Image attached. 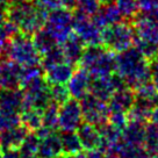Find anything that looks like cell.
<instances>
[{
	"mask_svg": "<svg viewBox=\"0 0 158 158\" xmlns=\"http://www.w3.org/2000/svg\"><path fill=\"white\" fill-rule=\"evenodd\" d=\"M64 52L62 47L58 45H55L54 48H51L49 51H47L45 54L42 55V58H41V65L43 70L49 69L50 66L56 65L60 63V62H64Z\"/></svg>",
	"mask_w": 158,
	"mask_h": 158,
	"instance_id": "cell-31",
	"label": "cell"
},
{
	"mask_svg": "<svg viewBox=\"0 0 158 158\" xmlns=\"http://www.w3.org/2000/svg\"><path fill=\"white\" fill-rule=\"evenodd\" d=\"M138 7L141 14L149 15L158 8V0H138Z\"/></svg>",
	"mask_w": 158,
	"mask_h": 158,
	"instance_id": "cell-37",
	"label": "cell"
},
{
	"mask_svg": "<svg viewBox=\"0 0 158 158\" xmlns=\"http://www.w3.org/2000/svg\"><path fill=\"white\" fill-rule=\"evenodd\" d=\"M40 138L36 133H28L19 147L21 158H39Z\"/></svg>",
	"mask_w": 158,
	"mask_h": 158,
	"instance_id": "cell-27",
	"label": "cell"
},
{
	"mask_svg": "<svg viewBox=\"0 0 158 158\" xmlns=\"http://www.w3.org/2000/svg\"><path fill=\"white\" fill-rule=\"evenodd\" d=\"M8 5H13V4H18V2H22V1H26V0H6Z\"/></svg>",
	"mask_w": 158,
	"mask_h": 158,
	"instance_id": "cell-45",
	"label": "cell"
},
{
	"mask_svg": "<svg viewBox=\"0 0 158 158\" xmlns=\"http://www.w3.org/2000/svg\"><path fill=\"white\" fill-rule=\"evenodd\" d=\"M59 158H87V156L81 152H78V153H72V155H64V156L62 155Z\"/></svg>",
	"mask_w": 158,
	"mask_h": 158,
	"instance_id": "cell-44",
	"label": "cell"
},
{
	"mask_svg": "<svg viewBox=\"0 0 158 158\" xmlns=\"http://www.w3.org/2000/svg\"><path fill=\"white\" fill-rule=\"evenodd\" d=\"M74 72L73 65L69 62H60L58 64L50 66L49 69L44 70V78L48 84H68L70 78L72 77Z\"/></svg>",
	"mask_w": 158,
	"mask_h": 158,
	"instance_id": "cell-17",
	"label": "cell"
},
{
	"mask_svg": "<svg viewBox=\"0 0 158 158\" xmlns=\"http://www.w3.org/2000/svg\"><path fill=\"white\" fill-rule=\"evenodd\" d=\"M134 40L135 30L131 22L123 20L102 28V45L114 54H118L133 47Z\"/></svg>",
	"mask_w": 158,
	"mask_h": 158,
	"instance_id": "cell-5",
	"label": "cell"
},
{
	"mask_svg": "<svg viewBox=\"0 0 158 158\" xmlns=\"http://www.w3.org/2000/svg\"><path fill=\"white\" fill-rule=\"evenodd\" d=\"M0 109L20 114L23 109V91L0 89Z\"/></svg>",
	"mask_w": 158,
	"mask_h": 158,
	"instance_id": "cell-21",
	"label": "cell"
},
{
	"mask_svg": "<svg viewBox=\"0 0 158 158\" xmlns=\"http://www.w3.org/2000/svg\"><path fill=\"white\" fill-rule=\"evenodd\" d=\"M2 158H21L19 148L2 150Z\"/></svg>",
	"mask_w": 158,
	"mask_h": 158,
	"instance_id": "cell-41",
	"label": "cell"
},
{
	"mask_svg": "<svg viewBox=\"0 0 158 158\" xmlns=\"http://www.w3.org/2000/svg\"><path fill=\"white\" fill-rule=\"evenodd\" d=\"M44 28L56 40L57 44H62L73 33V12L65 7H58L49 12Z\"/></svg>",
	"mask_w": 158,
	"mask_h": 158,
	"instance_id": "cell-6",
	"label": "cell"
},
{
	"mask_svg": "<svg viewBox=\"0 0 158 158\" xmlns=\"http://www.w3.org/2000/svg\"><path fill=\"white\" fill-rule=\"evenodd\" d=\"M7 6H8V4L6 0H0V8H6Z\"/></svg>",
	"mask_w": 158,
	"mask_h": 158,
	"instance_id": "cell-46",
	"label": "cell"
},
{
	"mask_svg": "<svg viewBox=\"0 0 158 158\" xmlns=\"http://www.w3.org/2000/svg\"><path fill=\"white\" fill-rule=\"evenodd\" d=\"M91 84H92V76L86 70L80 68L79 70L74 71L72 77L68 81L70 97L77 100H81L89 93Z\"/></svg>",
	"mask_w": 158,
	"mask_h": 158,
	"instance_id": "cell-13",
	"label": "cell"
},
{
	"mask_svg": "<svg viewBox=\"0 0 158 158\" xmlns=\"http://www.w3.org/2000/svg\"><path fill=\"white\" fill-rule=\"evenodd\" d=\"M79 65L92 78L113 74L116 70V56L104 45H86Z\"/></svg>",
	"mask_w": 158,
	"mask_h": 158,
	"instance_id": "cell-3",
	"label": "cell"
},
{
	"mask_svg": "<svg viewBox=\"0 0 158 158\" xmlns=\"http://www.w3.org/2000/svg\"><path fill=\"white\" fill-rule=\"evenodd\" d=\"M1 55L14 60L21 66L40 65L42 58L39 50L35 48L30 35H26L21 31L8 40V43Z\"/></svg>",
	"mask_w": 158,
	"mask_h": 158,
	"instance_id": "cell-4",
	"label": "cell"
},
{
	"mask_svg": "<svg viewBox=\"0 0 158 158\" xmlns=\"http://www.w3.org/2000/svg\"><path fill=\"white\" fill-rule=\"evenodd\" d=\"M150 120H151V123L156 124L158 127V97H157V105L153 107L151 116H150Z\"/></svg>",
	"mask_w": 158,
	"mask_h": 158,
	"instance_id": "cell-43",
	"label": "cell"
},
{
	"mask_svg": "<svg viewBox=\"0 0 158 158\" xmlns=\"http://www.w3.org/2000/svg\"><path fill=\"white\" fill-rule=\"evenodd\" d=\"M128 114L126 112H118V110H108L107 122L114 126L115 128L123 130L124 127L128 124Z\"/></svg>",
	"mask_w": 158,
	"mask_h": 158,
	"instance_id": "cell-35",
	"label": "cell"
},
{
	"mask_svg": "<svg viewBox=\"0 0 158 158\" xmlns=\"http://www.w3.org/2000/svg\"><path fill=\"white\" fill-rule=\"evenodd\" d=\"M8 36L6 34V31L4 30L2 25H0V55L2 54V51L5 49V47L8 43Z\"/></svg>",
	"mask_w": 158,
	"mask_h": 158,
	"instance_id": "cell-40",
	"label": "cell"
},
{
	"mask_svg": "<svg viewBox=\"0 0 158 158\" xmlns=\"http://www.w3.org/2000/svg\"><path fill=\"white\" fill-rule=\"evenodd\" d=\"M115 71L123 79L126 85L133 89L150 81L148 59L136 47H130L118 52Z\"/></svg>",
	"mask_w": 158,
	"mask_h": 158,
	"instance_id": "cell-1",
	"label": "cell"
},
{
	"mask_svg": "<svg viewBox=\"0 0 158 158\" xmlns=\"http://www.w3.org/2000/svg\"><path fill=\"white\" fill-rule=\"evenodd\" d=\"M115 4L124 21L133 22L139 15L138 0H115Z\"/></svg>",
	"mask_w": 158,
	"mask_h": 158,
	"instance_id": "cell-28",
	"label": "cell"
},
{
	"mask_svg": "<svg viewBox=\"0 0 158 158\" xmlns=\"http://www.w3.org/2000/svg\"><path fill=\"white\" fill-rule=\"evenodd\" d=\"M21 71V65L0 55V89H19Z\"/></svg>",
	"mask_w": 158,
	"mask_h": 158,
	"instance_id": "cell-12",
	"label": "cell"
},
{
	"mask_svg": "<svg viewBox=\"0 0 158 158\" xmlns=\"http://www.w3.org/2000/svg\"><path fill=\"white\" fill-rule=\"evenodd\" d=\"M145 122L139 121H128L121 135V141L126 144L144 147V136H145Z\"/></svg>",
	"mask_w": 158,
	"mask_h": 158,
	"instance_id": "cell-22",
	"label": "cell"
},
{
	"mask_svg": "<svg viewBox=\"0 0 158 158\" xmlns=\"http://www.w3.org/2000/svg\"><path fill=\"white\" fill-rule=\"evenodd\" d=\"M59 105L55 101H50L49 104L43 108V126L49 129H55L58 127V107Z\"/></svg>",
	"mask_w": 158,
	"mask_h": 158,
	"instance_id": "cell-29",
	"label": "cell"
},
{
	"mask_svg": "<svg viewBox=\"0 0 158 158\" xmlns=\"http://www.w3.org/2000/svg\"><path fill=\"white\" fill-rule=\"evenodd\" d=\"M48 14L33 0L7 6V20L14 23L21 33L30 36L44 27Z\"/></svg>",
	"mask_w": 158,
	"mask_h": 158,
	"instance_id": "cell-2",
	"label": "cell"
},
{
	"mask_svg": "<svg viewBox=\"0 0 158 158\" xmlns=\"http://www.w3.org/2000/svg\"><path fill=\"white\" fill-rule=\"evenodd\" d=\"M134 45L145 56L147 59H150L158 54V44L139 39L136 35H135V40H134Z\"/></svg>",
	"mask_w": 158,
	"mask_h": 158,
	"instance_id": "cell-33",
	"label": "cell"
},
{
	"mask_svg": "<svg viewBox=\"0 0 158 158\" xmlns=\"http://www.w3.org/2000/svg\"><path fill=\"white\" fill-rule=\"evenodd\" d=\"M31 40L34 42L35 48L39 50V52L41 55L45 54L51 48H54L55 45H57L56 40L52 37V35L50 34L44 27L39 29L37 31H35L34 34L31 35Z\"/></svg>",
	"mask_w": 158,
	"mask_h": 158,
	"instance_id": "cell-25",
	"label": "cell"
},
{
	"mask_svg": "<svg viewBox=\"0 0 158 158\" xmlns=\"http://www.w3.org/2000/svg\"><path fill=\"white\" fill-rule=\"evenodd\" d=\"M156 104L150 100H145L142 98H136L134 101L131 108L128 110V120L129 121H139L148 123L150 120L151 113Z\"/></svg>",
	"mask_w": 158,
	"mask_h": 158,
	"instance_id": "cell-23",
	"label": "cell"
},
{
	"mask_svg": "<svg viewBox=\"0 0 158 158\" xmlns=\"http://www.w3.org/2000/svg\"><path fill=\"white\" fill-rule=\"evenodd\" d=\"M83 112L77 99H69L58 109V127L63 131H76L83 123Z\"/></svg>",
	"mask_w": 158,
	"mask_h": 158,
	"instance_id": "cell-8",
	"label": "cell"
},
{
	"mask_svg": "<svg viewBox=\"0 0 158 158\" xmlns=\"http://www.w3.org/2000/svg\"><path fill=\"white\" fill-rule=\"evenodd\" d=\"M35 133L40 138L39 158H59L63 155L60 137L52 129L42 126Z\"/></svg>",
	"mask_w": 158,
	"mask_h": 158,
	"instance_id": "cell-10",
	"label": "cell"
},
{
	"mask_svg": "<svg viewBox=\"0 0 158 158\" xmlns=\"http://www.w3.org/2000/svg\"><path fill=\"white\" fill-rule=\"evenodd\" d=\"M49 93L51 101H55L58 105H62L70 99L69 89L65 85L62 84H49Z\"/></svg>",
	"mask_w": 158,
	"mask_h": 158,
	"instance_id": "cell-32",
	"label": "cell"
},
{
	"mask_svg": "<svg viewBox=\"0 0 158 158\" xmlns=\"http://www.w3.org/2000/svg\"><path fill=\"white\" fill-rule=\"evenodd\" d=\"M131 23L137 37L158 44V22L150 19L148 15L139 13Z\"/></svg>",
	"mask_w": 158,
	"mask_h": 158,
	"instance_id": "cell-14",
	"label": "cell"
},
{
	"mask_svg": "<svg viewBox=\"0 0 158 158\" xmlns=\"http://www.w3.org/2000/svg\"><path fill=\"white\" fill-rule=\"evenodd\" d=\"M92 20L99 28L102 29L107 26L123 21V18L120 13L115 1H113V2H107V4H101L98 12L92 16Z\"/></svg>",
	"mask_w": 158,
	"mask_h": 158,
	"instance_id": "cell-15",
	"label": "cell"
},
{
	"mask_svg": "<svg viewBox=\"0 0 158 158\" xmlns=\"http://www.w3.org/2000/svg\"><path fill=\"white\" fill-rule=\"evenodd\" d=\"M115 0H100V2L101 4H107V2H113Z\"/></svg>",
	"mask_w": 158,
	"mask_h": 158,
	"instance_id": "cell-47",
	"label": "cell"
},
{
	"mask_svg": "<svg viewBox=\"0 0 158 158\" xmlns=\"http://www.w3.org/2000/svg\"><path fill=\"white\" fill-rule=\"evenodd\" d=\"M148 66L149 73H150V80L158 86V54L148 59Z\"/></svg>",
	"mask_w": 158,
	"mask_h": 158,
	"instance_id": "cell-38",
	"label": "cell"
},
{
	"mask_svg": "<svg viewBox=\"0 0 158 158\" xmlns=\"http://www.w3.org/2000/svg\"><path fill=\"white\" fill-rule=\"evenodd\" d=\"M28 134V129L23 124H19L12 128L0 131V149H16L23 142Z\"/></svg>",
	"mask_w": 158,
	"mask_h": 158,
	"instance_id": "cell-18",
	"label": "cell"
},
{
	"mask_svg": "<svg viewBox=\"0 0 158 158\" xmlns=\"http://www.w3.org/2000/svg\"><path fill=\"white\" fill-rule=\"evenodd\" d=\"M0 158H2V152H1V149H0Z\"/></svg>",
	"mask_w": 158,
	"mask_h": 158,
	"instance_id": "cell-49",
	"label": "cell"
},
{
	"mask_svg": "<svg viewBox=\"0 0 158 158\" xmlns=\"http://www.w3.org/2000/svg\"><path fill=\"white\" fill-rule=\"evenodd\" d=\"M21 124V118L18 113H10L0 109V131Z\"/></svg>",
	"mask_w": 158,
	"mask_h": 158,
	"instance_id": "cell-34",
	"label": "cell"
},
{
	"mask_svg": "<svg viewBox=\"0 0 158 158\" xmlns=\"http://www.w3.org/2000/svg\"><path fill=\"white\" fill-rule=\"evenodd\" d=\"M126 86L127 85L124 80L118 73L104 76V77H95L92 79L89 93L102 101H108L116 89Z\"/></svg>",
	"mask_w": 158,
	"mask_h": 158,
	"instance_id": "cell-11",
	"label": "cell"
},
{
	"mask_svg": "<svg viewBox=\"0 0 158 158\" xmlns=\"http://www.w3.org/2000/svg\"><path fill=\"white\" fill-rule=\"evenodd\" d=\"M100 5H101L100 0H78L74 10L92 18L98 12Z\"/></svg>",
	"mask_w": 158,
	"mask_h": 158,
	"instance_id": "cell-36",
	"label": "cell"
},
{
	"mask_svg": "<svg viewBox=\"0 0 158 158\" xmlns=\"http://www.w3.org/2000/svg\"><path fill=\"white\" fill-rule=\"evenodd\" d=\"M135 99H136L135 91L128 86L116 89L108 100V105H107L108 110H118V112L128 113Z\"/></svg>",
	"mask_w": 158,
	"mask_h": 158,
	"instance_id": "cell-16",
	"label": "cell"
},
{
	"mask_svg": "<svg viewBox=\"0 0 158 158\" xmlns=\"http://www.w3.org/2000/svg\"><path fill=\"white\" fill-rule=\"evenodd\" d=\"M43 109L33 108V107H26L21 110V123L25 126L28 130L36 131L43 126Z\"/></svg>",
	"mask_w": 158,
	"mask_h": 158,
	"instance_id": "cell-24",
	"label": "cell"
},
{
	"mask_svg": "<svg viewBox=\"0 0 158 158\" xmlns=\"http://www.w3.org/2000/svg\"><path fill=\"white\" fill-rule=\"evenodd\" d=\"M59 1H60L62 7H65V8L71 10H73L76 8L77 2H78V0H59Z\"/></svg>",
	"mask_w": 158,
	"mask_h": 158,
	"instance_id": "cell-42",
	"label": "cell"
},
{
	"mask_svg": "<svg viewBox=\"0 0 158 158\" xmlns=\"http://www.w3.org/2000/svg\"><path fill=\"white\" fill-rule=\"evenodd\" d=\"M80 107L83 112V118L85 122L92 123L94 126H100L107 121L108 107L105 101L89 93L80 100Z\"/></svg>",
	"mask_w": 158,
	"mask_h": 158,
	"instance_id": "cell-9",
	"label": "cell"
},
{
	"mask_svg": "<svg viewBox=\"0 0 158 158\" xmlns=\"http://www.w3.org/2000/svg\"><path fill=\"white\" fill-rule=\"evenodd\" d=\"M60 143L64 155H72V153L81 152L83 145L80 143V139L78 137V134L74 131H63L59 135Z\"/></svg>",
	"mask_w": 158,
	"mask_h": 158,
	"instance_id": "cell-26",
	"label": "cell"
},
{
	"mask_svg": "<svg viewBox=\"0 0 158 158\" xmlns=\"http://www.w3.org/2000/svg\"><path fill=\"white\" fill-rule=\"evenodd\" d=\"M73 31L86 45H102V29L91 16L73 10Z\"/></svg>",
	"mask_w": 158,
	"mask_h": 158,
	"instance_id": "cell-7",
	"label": "cell"
},
{
	"mask_svg": "<svg viewBox=\"0 0 158 158\" xmlns=\"http://www.w3.org/2000/svg\"><path fill=\"white\" fill-rule=\"evenodd\" d=\"M33 1L37 6H40L42 10H47L48 13L62 6L59 0H33Z\"/></svg>",
	"mask_w": 158,
	"mask_h": 158,
	"instance_id": "cell-39",
	"label": "cell"
},
{
	"mask_svg": "<svg viewBox=\"0 0 158 158\" xmlns=\"http://www.w3.org/2000/svg\"><path fill=\"white\" fill-rule=\"evenodd\" d=\"M77 134L80 139L83 149L86 151L101 147V135L97 126L89 122H84L77 129Z\"/></svg>",
	"mask_w": 158,
	"mask_h": 158,
	"instance_id": "cell-20",
	"label": "cell"
},
{
	"mask_svg": "<svg viewBox=\"0 0 158 158\" xmlns=\"http://www.w3.org/2000/svg\"><path fill=\"white\" fill-rule=\"evenodd\" d=\"M143 145L149 155L158 152V127L156 124L147 123Z\"/></svg>",
	"mask_w": 158,
	"mask_h": 158,
	"instance_id": "cell-30",
	"label": "cell"
},
{
	"mask_svg": "<svg viewBox=\"0 0 158 158\" xmlns=\"http://www.w3.org/2000/svg\"><path fill=\"white\" fill-rule=\"evenodd\" d=\"M149 158H158V152L152 153V155H150V157H149Z\"/></svg>",
	"mask_w": 158,
	"mask_h": 158,
	"instance_id": "cell-48",
	"label": "cell"
},
{
	"mask_svg": "<svg viewBox=\"0 0 158 158\" xmlns=\"http://www.w3.org/2000/svg\"><path fill=\"white\" fill-rule=\"evenodd\" d=\"M85 48H86V44L76 33H72L62 43V49L64 52L65 60L72 65L79 64V60L83 56Z\"/></svg>",
	"mask_w": 158,
	"mask_h": 158,
	"instance_id": "cell-19",
	"label": "cell"
}]
</instances>
